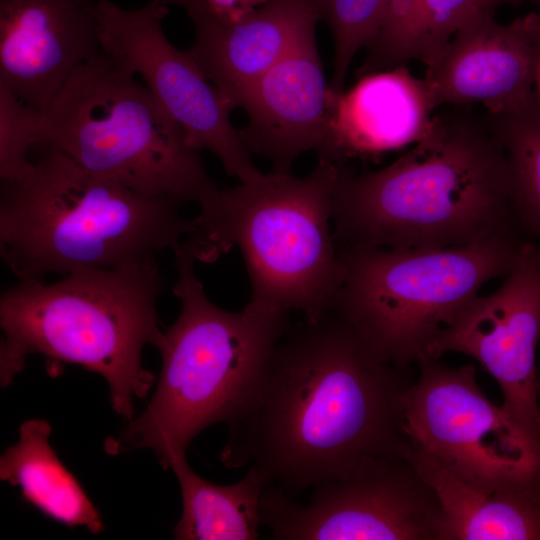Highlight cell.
<instances>
[{"mask_svg": "<svg viewBox=\"0 0 540 540\" xmlns=\"http://www.w3.org/2000/svg\"><path fill=\"white\" fill-rule=\"evenodd\" d=\"M407 369L375 356L332 311L292 325L264 377L229 424L221 461L254 469L296 498L363 463L410 446Z\"/></svg>", "mask_w": 540, "mask_h": 540, "instance_id": "cell-1", "label": "cell"}, {"mask_svg": "<svg viewBox=\"0 0 540 540\" xmlns=\"http://www.w3.org/2000/svg\"><path fill=\"white\" fill-rule=\"evenodd\" d=\"M339 247L447 248L521 231L504 151L486 121L433 116L428 133L390 165L341 166L333 196Z\"/></svg>", "mask_w": 540, "mask_h": 540, "instance_id": "cell-2", "label": "cell"}, {"mask_svg": "<svg viewBox=\"0 0 540 540\" xmlns=\"http://www.w3.org/2000/svg\"><path fill=\"white\" fill-rule=\"evenodd\" d=\"M23 176L1 181L0 256L18 281L156 259L197 218L40 146Z\"/></svg>", "mask_w": 540, "mask_h": 540, "instance_id": "cell-3", "label": "cell"}, {"mask_svg": "<svg viewBox=\"0 0 540 540\" xmlns=\"http://www.w3.org/2000/svg\"><path fill=\"white\" fill-rule=\"evenodd\" d=\"M173 252L180 312L156 347L162 364L155 391L143 412L104 442L113 456L149 449L163 469L186 457L205 428L229 425L241 413L291 326L286 313L218 307L195 273L193 242L187 238Z\"/></svg>", "mask_w": 540, "mask_h": 540, "instance_id": "cell-4", "label": "cell"}, {"mask_svg": "<svg viewBox=\"0 0 540 540\" xmlns=\"http://www.w3.org/2000/svg\"><path fill=\"white\" fill-rule=\"evenodd\" d=\"M165 288L156 259L66 274L53 283L18 281L0 298V384L10 386L28 355L49 373L75 364L102 376L112 409L129 422L156 377L142 364L160 343L157 302Z\"/></svg>", "mask_w": 540, "mask_h": 540, "instance_id": "cell-5", "label": "cell"}, {"mask_svg": "<svg viewBox=\"0 0 540 540\" xmlns=\"http://www.w3.org/2000/svg\"><path fill=\"white\" fill-rule=\"evenodd\" d=\"M342 164L319 158L303 178L272 171L221 189L214 217L189 237L198 261L212 263L236 246L250 282L247 307L322 317L343 276L332 223Z\"/></svg>", "mask_w": 540, "mask_h": 540, "instance_id": "cell-6", "label": "cell"}, {"mask_svg": "<svg viewBox=\"0 0 540 540\" xmlns=\"http://www.w3.org/2000/svg\"><path fill=\"white\" fill-rule=\"evenodd\" d=\"M135 76L101 49L71 73L43 110L40 146L143 195L195 203L198 219L210 220L221 189L200 152Z\"/></svg>", "mask_w": 540, "mask_h": 540, "instance_id": "cell-7", "label": "cell"}, {"mask_svg": "<svg viewBox=\"0 0 540 540\" xmlns=\"http://www.w3.org/2000/svg\"><path fill=\"white\" fill-rule=\"evenodd\" d=\"M525 239L508 233L447 248L339 247L343 276L329 311L379 359L408 370L484 284L508 274Z\"/></svg>", "mask_w": 540, "mask_h": 540, "instance_id": "cell-8", "label": "cell"}, {"mask_svg": "<svg viewBox=\"0 0 540 540\" xmlns=\"http://www.w3.org/2000/svg\"><path fill=\"white\" fill-rule=\"evenodd\" d=\"M403 394L410 443L454 475L494 491L540 470V442L491 402L472 363L450 367L422 355Z\"/></svg>", "mask_w": 540, "mask_h": 540, "instance_id": "cell-9", "label": "cell"}, {"mask_svg": "<svg viewBox=\"0 0 540 540\" xmlns=\"http://www.w3.org/2000/svg\"><path fill=\"white\" fill-rule=\"evenodd\" d=\"M408 450L316 485L306 503L266 487L262 525L278 540H439L440 502Z\"/></svg>", "mask_w": 540, "mask_h": 540, "instance_id": "cell-10", "label": "cell"}, {"mask_svg": "<svg viewBox=\"0 0 540 540\" xmlns=\"http://www.w3.org/2000/svg\"><path fill=\"white\" fill-rule=\"evenodd\" d=\"M95 13L101 49L140 74L192 149L213 153L239 182L262 175L232 124V109L188 50L177 49L164 34L162 21L169 13L164 1L125 9L99 0Z\"/></svg>", "mask_w": 540, "mask_h": 540, "instance_id": "cell-11", "label": "cell"}, {"mask_svg": "<svg viewBox=\"0 0 540 540\" xmlns=\"http://www.w3.org/2000/svg\"><path fill=\"white\" fill-rule=\"evenodd\" d=\"M504 277L495 292L478 294L457 314L427 355L461 353L478 361L499 385L502 409L540 442V244L525 239Z\"/></svg>", "mask_w": 540, "mask_h": 540, "instance_id": "cell-12", "label": "cell"}, {"mask_svg": "<svg viewBox=\"0 0 540 540\" xmlns=\"http://www.w3.org/2000/svg\"><path fill=\"white\" fill-rule=\"evenodd\" d=\"M539 58L540 12L504 25L485 12L425 65L423 80L435 109L481 103L488 114H499L533 98Z\"/></svg>", "mask_w": 540, "mask_h": 540, "instance_id": "cell-13", "label": "cell"}, {"mask_svg": "<svg viewBox=\"0 0 540 540\" xmlns=\"http://www.w3.org/2000/svg\"><path fill=\"white\" fill-rule=\"evenodd\" d=\"M99 0H0V84L45 110L71 73L101 50Z\"/></svg>", "mask_w": 540, "mask_h": 540, "instance_id": "cell-14", "label": "cell"}, {"mask_svg": "<svg viewBox=\"0 0 540 540\" xmlns=\"http://www.w3.org/2000/svg\"><path fill=\"white\" fill-rule=\"evenodd\" d=\"M331 89L316 32L244 90L234 104L248 118L239 131L250 153L268 159L273 172L290 173L303 153H326Z\"/></svg>", "mask_w": 540, "mask_h": 540, "instance_id": "cell-15", "label": "cell"}, {"mask_svg": "<svg viewBox=\"0 0 540 540\" xmlns=\"http://www.w3.org/2000/svg\"><path fill=\"white\" fill-rule=\"evenodd\" d=\"M194 25L188 52L233 110L240 94L316 32L317 0H274L244 17L219 16L204 0H162Z\"/></svg>", "mask_w": 540, "mask_h": 540, "instance_id": "cell-16", "label": "cell"}, {"mask_svg": "<svg viewBox=\"0 0 540 540\" xmlns=\"http://www.w3.org/2000/svg\"><path fill=\"white\" fill-rule=\"evenodd\" d=\"M434 110L423 78L404 65L365 74L347 91H332L328 147L319 158L342 163L412 146L430 130Z\"/></svg>", "mask_w": 540, "mask_h": 540, "instance_id": "cell-17", "label": "cell"}, {"mask_svg": "<svg viewBox=\"0 0 540 540\" xmlns=\"http://www.w3.org/2000/svg\"><path fill=\"white\" fill-rule=\"evenodd\" d=\"M408 455L440 502L439 540H540V470L487 491L411 443Z\"/></svg>", "mask_w": 540, "mask_h": 540, "instance_id": "cell-18", "label": "cell"}, {"mask_svg": "<svg viewBox=\"0 0 540 540\" xmlns=\"http://www.w3.org/2000/svg\"><path fill=\"white\" fill-rule=\"evenodd\" d=\"M51 432L44 419L24 421L17 443L0 457V479L18 487L22 498L48 518L98 534L104 529L101 515L50 445Z\"/></svg>", "mask_w": 540, "mask_h": 540, "instance_id": "cell-19", "label": "cell"}, {"mask_svg": "<svg viewBox=\"0 0 540 540\" xmlns=\"http://www.w3.org/2000/svg\"><path fill=\"white\" fill-rule=\"evenodd\" d=\"M485 12L478 0H390L364 48L366 56L357 75L411 60L426 65L460 29Z\"/></svg>", "mask_w": 540, "mask_h": 540, "instance_id": "cell-20", "label": "cell"}, {"mask_svg": "<svg viewBox=\"0 0 540 540\" xmlns=\"http://www.w3.org/2000/svg\"><path fill=\"white\" fill-rule=\"evenodd\" d=\"M179 483L182 514L173 529L178 540H255L262 525L261 503L266 484L252 468L230 485L199 476L187 458L170 467Z\"/></svg>", "mask_w": 540, "mask_h": 540, "instance_id": "cell-21", "label": "cell"}, {"mask_svg": "<svg viewBox=\"0 0 540 540\" xmlns=\"http://www.w3.org/2000/svg\"><path fill=\"white\" fill-rule=\"evenodd\" d=\"M486 122L507 160L521 231L540 244V102L534 95L519 108L489 114Z\"/></svg>", "mask_w": 540, "mask_h": 540, "instance_id": "cell-22", "label": "cell"}, {"mask_svg": "<svg viewBox=\"0 0 540 540\" xmlns=\"http://www.w3.org/2000/svg\"><path fill=\"white\" fill-rule=\"evenodd\" d=\"M390 0H317L320 20L329 27L334 44L330 88L344 90L351 63L375 35Z\"/></svg>", "mask_w": 540, "mask_h": 540, "instance_id": "cell-23", "label": "cell"}, {"mask_svg": "<svg viewBox=\"0 0 540 540\" xmlns=\"http://www.w3.org/2000/svg\"><path fill=\"white\" fill-rule=\"evenodd\" d=\"M43 110L19 99L0 84V177L20 178L41 145Z\"/></svg>", "mask_w": 540, "mask_h": 540, "instance_id": "cell-24", "label": "cell"}, {"mask_svg": "<svg viewBox=\"0 0 540 540\" xmlns=\"http://www.w3.org/2000/svg\"><path fill=\"white\" fill-rule=\"evenodd\" d=\"M219 16L237 20L274 0H204Z\"/></svg>", "mask_w": 540, "mask_h": 540, "instance_id": "cell-25", "label": "cell"}, {"mask_svg": "<svg viewBox=\"0 0 540 540\" xmlns=\"http://www.w3.org/2000/svg\"><path fill=\"white\" fill-rule=\"evenodd\" d=\"M524 1L526 0H478L484 10L493 14L495 10L502 5H519Z\"/></svg>", "mask_w": 540, "mask_h": 540, "instance_id": "cell-26", "label": "cell"}, {"mask_svg": "<svg viewBox=\"0 0 540 540\" xmlns=\"http://www.w3.org/2000/svg\"><path fill=\"white\" fill-rule=\"evenodd\" d=\"M533 91H534L535 97L540 102V58H539L536 71H535Z\"/></svg>", "mask_w": 540, "mask_h": 540, "instance_id": "cell-27", "label": "cell"}, {"mask_svg": "<svg viewBox=\"0 0 540 540\" xmlns=\"http://www.w3.org/2000/svg\"><path fill=\"white\" fill-rule=\"evenodd\" d=\"M533 1L537 3V5H538V7L540 9V0H533Z\"/></svg>", "mask_w": 540, "mask_h": 540, "instance_id": "cell-28", "label": "cell"}, {"mask_svg": "<svg viewBox=\"0 0 540 540\" xmlns=\"http://www.w3.org/2000/svg\"><path fill=\"white\" fill-rule=\"evenodd\" d=\"M539 397H540V375H539Z\"/></svg>", "mask_w": 540, "mask_h": 540, "instance_id": "cell-29", "label": "cell"}]
</instances>
